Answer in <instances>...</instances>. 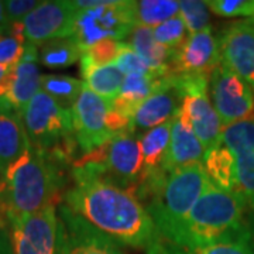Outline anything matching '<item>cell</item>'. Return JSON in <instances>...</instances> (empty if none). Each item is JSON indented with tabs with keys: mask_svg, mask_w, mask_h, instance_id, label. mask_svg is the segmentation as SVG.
Segmentation results:
<instances>
[{
	"mask_svg": "<svg viewBox=\"0 0 254 254\" xmlns=\"http://www.w3.org/2000/svg\"><path fill=\"white\" fill-rule=\"evenodd\" d=\"M72 187L63 202L120 246L147 250L160 233L143 203L128 190L71 167Z\"/></svg>",
	"mask_w": 254,
	"mask_h": 254,
	"instance_id": "obj_1",
	"label": "cell"
},
{
	"mask_svg": "<svg viewBox=\"0 0 254 254\" xmlns=\"http://www.w3.org/2000/svg\"><path fill=\"white\" fill-rule=\"evenodd\" d=\"M72 163L54 151L30 145L0 178V208L6 219L21 218L58 205L63 198Z\"/></svg>",
	"mask_w": 254,
	"mask_h": 254,
	"instance_id": "obj_2",
	"label": "cell"
},
{
	"mask_svg": "<svg viewBox=\"0 0 254 254\" xmlns=\"http://www.w3.org/2000/svg\"><path fill=\"white\" fill-rule=\"evenodd\" d=\"M245 202L237 193L218 190L210 185L193 208L161 235V239L184 249L205 246L253 242Z\"/></svg>",
	"mask_w": 254,
	"mask_h": 254,
	"instance_id": "obj_3",
	"label": "cell"
},
{
	"mask_svg": "<svg viewBox=\"0 0 254 254\" xmlns=\"http://www.w3.org/2000/svg\"><path fill=\"white\" fill-rule=\"evenodd\" d=\"M210 185L199 163L170 174L158 170L143 177L131 193L143 203L161 236L193 208Z\"/></svg>",
	"mask_w": 254,
	"mask_h": 254,
	"instance_id": "obj_4",
	"label": "cell"
},
{
	"mask_svg": "<svg viewBox=\"0 0 254 254\" xmlns=\"http://www.w3.org/2000/svg\"><path fill=\"white\" fill-rule=\"evenodd\" d=\"M21 119L34 148L58 153L72 164L79 158L71 110L63 108L46 92H37L23 110Z\"/></svg>",
	"mask_w": 254,
	"mask_h": 254,
	"instance_id": "obj_5",
	"label": "cell"
},
{
	"mask_svg": "<svg viewBox=\"0 0 254 254\" xmlns=\"http://www.w3.org/2000/svg\"><path fill=\"white\" fill-rule=\"evenodd\" d=\"M72 168L133 192L143 178L140 138L128 130L123 131L89 154L79 157Z\"/></svg>",
	"mask_w": 254,
	"mask_h": 254,
	"instance_id": "obj_6",
	"label": "cell"
},
{
	"mask_svg": "<svg viewBox=\"0 0 254 254\" xmlns=\"http://www.w3.org/2000/svg\"><path fill=\"white\" fill-rule=\"evenodd\" d=\"M71 113L75 140L81 157L127 131L131 122L130 116L113 106V102L100 98L85 85Z\"/></svg>",
	"mask_w": 254,
	"mask_h": 254,
	"instance_id": "obj_7",
	"label": "cell"
},
{
	"mask_svg": "<svg viewBox=\"0 0 254 254\" xmlns=\"http://www.w3.org/2000/svg\"><path fill=\"white\" fill-rule=\"evenodd\" d=\"M131 28L126 0H102L98 6L76 11L72 37L83 53L105 40L125 41Z\"/></svg>",
	"mask_w": 254,
	"mask_h": 254,
	"instance_id": "obj_8",
	"label": "cell"
},
{
	"mask_svg": "<svg viewBox=\"0 0 254 254\" xmlns=\"http://www.w3.org/2000/svg\"><path fill=\"white\" fill-rule=\"evenodd\" d=\"M14 254H61V236L57 205L7 220Z\"/></svg>",
	"mask_w": 254,
	"mask_h": 254,
	"instance_id": "obj_9",
	"label": "cell"
},
{
	"mask_svg": "<svg viewBox=\"0 0 254 254\" xmlns=\"http://www.w3.org/2000/svg\"><path fill=\"white\" fill-rule=\"evenodd\" d=\"M178 79L184 92V99L177 115L192 128L206 151L220 138L223 130V125L209 98V78L195 76Z\"/></svg>",
	"mask_w": 254,
	"mask_h": 254,
	"instance_id": "obj_10",
	"label": "cell"
},
{
	"mask_svg": "<svg viewBox=\"0 0 254 254\" xmlns=\"http://www.w3.org/2000/svg\"><path fill=\"white\" fill-rule=\"evenodd\" d=\"M209 98L223 127L254 118V89L219 64L209 75Z\"/></svg>",
	"mask_w": 254,
	"mask_h": 254,
	"instance_id": "obj_11",
	"label": "cell"
},
{
	"mask_svg": "<svg viewBox=\"0 0 254 254\" xmlns=\"http://www.w3.org/2000/svg\"><path fill=\"white\" fill-rule=\"evenodd\" d=\"M61 254H125L112 237L92 226L64 202L57 205Z\"/></svg>",
	"mask_w": 254,
	"mask_h": 254,
	"instance_id": "obj_12",
	"label": "cell"
},
{
	"mask_svg": "<svg viewBox=\"0 0 254 254\" xmlns=\"http://www.w3.org/2000/svg\"><path fill=\"white\" fill-rule=\"evenodd\" d=\"M76 11L71 0L43 1L21 23L26 43L41 47L57 38L72 37Z\"/></svg>",
	"mask_w": 254,
	"mask_h": 254,
	"instance_id": "obj_13",
	"label": "cell"
},
{
	"mask_svg": "<svg viewBox=\"0 0 254 254\" xmlns=\"http://www.w3.org/2000/svg\"><path fill=\"white\" fill-rule=\"evenodd\" d=\"M182 99L184 92L177 76L158 78L154 91L133 113L128 131L140 136L153 127L173 120L181 108Z\"/></svg>",
	"mask_w": 254,
	"mask_h": 254,
	"instance_id": "obj_14",
	"label": "cell"
},
{
	"mask_svg": "<svg viewBox=\"0 0 254 254\" xmlns=\"http://www.w3.org/2000/svg\"><path fill=\"white\" fill-rule=\"evenodd\" d=\"M220 138L236 164V193L249 212H254V118L225 126Z\"/></svg>",
	"mask_w": 254,
	"mask_h": 254,
	"instance_id": "obj_15",
	"label": "cell"
},
{
	"mask_svg": "<svg viewBox=\"0 0 254 254\" xmlns=\"http://www.w3.org/2000/svg\"><path fill=\"white\" fill-rule=\"evenodd\" d=\"M220 64L254 89V17L227 24L218 36Z\"/></svg>",
	"mask_w": 254,
	"mask_h": 254,
	"instance_id": "obj_16",
	"label": "cell"
},
{
	"mask_svg": "<svg viewBox=\"0 0 254 254\" xmlns=\"http://www.w3.org/2000/svg\"><path fill=\"white\" fill-rule=\"evenodd\" d=\"M220 64L218 37L212 30L190 34L180 48L173 53L170 75L178 78L208 76Z\"/></svg>",
	"mask_w": 254,
	"mask_h": 254,
	"instance_id": "obj_17",
	"label": "cell"
},
{
	"mask_svg": "<svg viewBox=\"0 0 254 254\" xmlns=\"http://www.w3.org/2000/svg\"><path fill=\"white\" fill-rule=\"evenodd\" d=\"M38 63V47L26 43L21 60L11 68L0 85V98L7 100L20 115L41 89Z\"/></svg>",
	"mask_w": 254,
	"mask_h": 254,
	"instance_id": "obj_18",
	"label": "cell"
},
{
	"mask_svg": "<svg viewBox=\"0 0 254 254\" xmlns=\"http://www.w3.org/2000/svg\"><path fill=\"white\" fill-rule=\"evenodd\" d=\"M30 145L21 115L0 98V178Z\"/></svg>",
	"mask_w": 254,
	"mask_h": 254,
	"instance_id": "obj_19",
	"label": "cell"
},
{
	"mask_svg": "<svg viewBox=\"0 0 254 254\" xmlns=\"http://www.w3.org/2000/svg\"><path fill=\"white\" fill-rule=\"evenodd\" d=\"M203 155L205 148L202 143L195 136L192 128L187 126L177 115L173 120L170 143L160 170L165 174L174 173L192 164L202 163Z\"/></svg>",
	"mask_w": 254,
	"mask_h": 254,
	"instance_id": "obj_20",
	"label": "cell"
},
{
	"mask_svg": "<svg viewBox=\"0 0 254 254\" xmlns=\"http://www.w3.org/2000/svg\"><path fill=\"white\" fill-rule=\"evenodd\" d=\"M125 43L144 61L154 78L170 75V61L174 51L155 41L153 28L133 27Z\"/></svg>",
	"mask_w": 254,
	"mask_h": 254,
	"instance_id": "obj_21",
	"label": "cell"
},
{
	"mask_svg": "<svg viewBox=\"0 0 254 254\" xmlns=\"http://www.w3.org/2000/svg\"><path fill=\"white\" fill-rule=\"evenodd\" d=\"M202 165L208 175L209 181L218 190L236 193L237 178L236 164L233 154L223 143L222 138L205 151Z\"/></svg>",
	"mask_w": 254,
	"mask_h": 254,
	"instance_id": "obj_22",
	"label": "cell"
},
{
	"mask_svg": "<svg viewBox=\"0 0 254 254\" xmlns=\"http://www.w3.org/2000/svg\"><path fill=\"white\" fill-rule=\"evenodd\" d=\"M177 0H126V13L133 27L155 28L178 16Z\"/></svg>",
	"mask_w": 254,
	"mask_h": 254,
	"instance_id": "obj_23",
	"label": "cell"
},
{
	"mask_svg": "<svg viewBox=\"0 0 254 254\" xmlns=\"http://www.w3.org/2000/svg\"><path fill=\"white\" fill-rule=\"evenodd\" d=\"M173 120L153 127L138 136L143 154V177H148L161 168L164 155L171 137Z\"/></svg>",
	"mask_w": 254,
	"mask_h": 254,
	"instance_id": "obj_24",
	"label": "cell"
},
{
	"mask_svg": "<svg viewBox=\"0 0 254 254\" xmlns=\"http://www.w3.org/2000/svg\"><path fill=\"white\" fill-rule=\"evenodd\" d=\"M83 85L88 86L92 92L99 95L103 99L113 100L119 96L122 85L125 82L126 75L116 66V64L92 66L82 69Z\"/></svg>",
	"mask_w": 254,
	"mask_h": 254,
	"instance_id": "obj_25",
	"label": "cell"
},
{
	"mask_svg": "<svg viewBox=\"0 0 254 254\" xmlns=\"http://www.w3.org/2000/svg\"><path fill=\"white\" fill-rule=\"evenodd\" d=\"M157 79L151 75H141V76H126L119 92V96L113 100V106L122 113L133 118V113L144 102L151 92L154 91Z\"/></svg>",
	"mask_w": 254,
	"mask_h": 254,
	"instance_id": "obj_26",
	"label": "cell"
},
{
	"mask_svg": "<svg viewBox=\"0 0 254 254\" xmlns=\"http://www.w3.org/2000/svg\"><path fill=\"white\" fill-rule=\"evenodd\" d=\"M82 51L73 37L57 38L38 47V61L50 69L71 66L81 60Z\"/></svg>",
	"mask_w": 254,
	"mask_h": 254,
	"instance_id": "obj_27",
	"label": "cell"
},
{
	"mask_svg": "<svg viewBox=\"0 0 254 254\" xmlns=\"http://www.w3.org/2000/svg\"><path fill=\"white\" fill-rule=\"evenodd\" d=\"M83 88V81L68 75H41V91L50 95L63 108L71 110Z\"/></svg>",
	"mask_w": 254,
	"mask_h": 254,
	"instance_id": "obj_28",
	"label": "cell"
},
{
	"mask_svg": "<svg viewBox=\"0 0 254 254\" xmlns=\"http://www.w3.org/2000/svg\"><path fill=\"white\" fill-rule=\"evenodd\" d=\"M125 47H126L125 41H115V40H105L93 44L82 53L81 71L92 66L115 64Z\"/></svg>",
	"mask_w": 254,
	"mask_h": 254,
	"instance_id": "obj_29",
	"label": "cell"
},
{
	"mask_svg": "<svg viewBox=\"0 0 254 254\" xmlns=\"http://www.w3.org/2000/svg\"><path fill=\"white\" fill-rule=\"evenodd\" d=\"M178 16L184 21L188 34H196L210 28V16L205 1L181 0Z\"/></svg>",
	"mask_w": 254,
	"mask_h": 254,
	"instance_id": "obj_30",
	"label": "cell"
},
{
	"mask_svg": "<svg viewBox=\"0 0 254 254\" xmlns=\"http://www.w3.org/2000/svg\"><path fill=\"white\" fill-rule=\"evenodd\" d=\"M167 254H254L253 242H230L205 246L198 249H184L174 246L163 239Z\"/></svg>",
	"mask_w": 254,
	"mask_h": 254,
	"instance_id": "obj_31",
	"label": "cell"
},
{
	"mask_svg": "<svg viewBox=\"0 0 254 254\" xmlns=\"http://www.w3.org/2000/svg\"><path fill=\"white\" fill-rule=\"evenodd\" d=\"M153 36L158 44L175 51L177 48H180L184 44V41L190 34H188L181 17L175 16V17L167 20L163 24L153 28Z\"/></svg>",
	"mask_w": 254,
	"mask_h": 254,
	"instance_id": "obj_32",
	"label": "cell"
},
{
	"mask_svg": "<svg viewBox=\"0 0 254 254\" xmlns=\"http://www.w3.org/2000/svg\"><path fill=\"white\" fill-rule=\"evenodd\" d=\"M208 9L220 17H254V0H206Z\"/></svg>",
	"mask_w": 254,
	"mask_h": 254,
	"instance_id": "obj_33",
	"label": "cell"
},
{
	"mask_svg": "<svg viewBox=\"0 0 254 254\" xmlns=\"http://www.w3.org/2000/svg\"><path fill=\"white\" fill-rule=\"evenodd\" d=\"M116 66L122 72L125 73L126 76H141V75H151L150 69L147 68V65L144 61L138 57L136 51L133 48L127 46L123 48L122 54L119 55V58L116 60ZM153 76V75H151Z\"/></svg>",
	"mask_w": 254,
	"mask_h": 254,
	"instance_id": "obj_34",
	"label": "cell"
},
{
	"mask_svg": "<svg viewBox=\"0 0 254 254\" xmlns=\"http://www.w3.org/2000/svg\"><path fill=\"white\" fill-rule=\"evenodd\" d=\"M26 41L9 34L0 37V65L14 66L24 54Z\"/></svg>",
	"mask_w": 254,
	"mask_h": 254,
	"instance_id": "obj_35",
	"label": "cell"
},
{
	"mask_svg": "<svg viewBox=\"0 0 254 254\" xmlns=\"http://www.w3.org/2000/svg\"><path fill=\"white\" fill-rule=\"evenodd\" d=\"M43 1L38 0H6L3 1L4 4V10L9 18L10 24H20L24 21V18L27 17L28 14L36 10Z\"/></svg>",
	"mask_w": 254,
	"mask_h": 254,
	"instance_id": "obj_36",
	"label": "cell"
},
{
	"mask_svg": "<svg viewBox=\"0 0 254 254\" xmlns=\"http://www.w3.org/2000/svg\"><path fill=\"white\" fill-rule=\"evenodd\" d=\"M0 254H14L7 227L0 225Z\"/></svg>",
	"mask_w": 254,
	"mask_h": 254,
	"instance_id": "obj_37",
	"label": "cell"
},
{
	"mask_svg": "<svg viewBox=\"0 0 254 254\" xmlns=\"http://www.w3.org/2000/svg\"><path fill=\"white\" fill-rule=\"evenodd\" d=\"M10 30H11V24H10L6 10H4V4L3 1H0V37L9 36Z\"/></svg>",
	"mask_w": 254,
	"mask_h": 254,
	"instance_id": "obj_38",
	"label": "cell"
},
{
	"mask_svg": "<svg viewBox=\"0 0 254 254\" xmlns=\"http://www.w3.org/2000/svg\"><path fill=\"white\" fill-rule=\"evenodd\" d=\"M147 254H167V250H165V246H164L163 239L160 237L154 245L150 246L147 249Z\"/></svg>",
	"mask_w": 254,
	"mask_h": 254,
	"instance_id": "obj_39",
	"label": "cell"
},
{
	"mask_svg": "<svg viewBox=\"0 0 254 254\" xmlns=\"http://www.w3.org/2000/svg\"><path fill=\"white\" fill-rule=\"evenodd\" d=\"M247 226H249V232L254 243V212H249L247 213Z\"/></svg>",
	"mask_w": 254,
	"mask_h": 254,
	"instance_id": "obj_40",
	"label": "cell"
},
{
	"mask_svg": "<svg viewBox=\"0 0 254 254\" xmlns=\"http://www.w3.org/2000/svg\"><path fill=\"white\" fill-rule=\"evenodd\" d=\"M11 68L13 66H6V65H0V85H1V82L4 81V78L9 75V72L11 71Z\"/></svg>",
	"mask_w": 254,
	"mask_h": 254,
	"instance_id": "obj_41",
	"label": "cell"
}]
</instances>
